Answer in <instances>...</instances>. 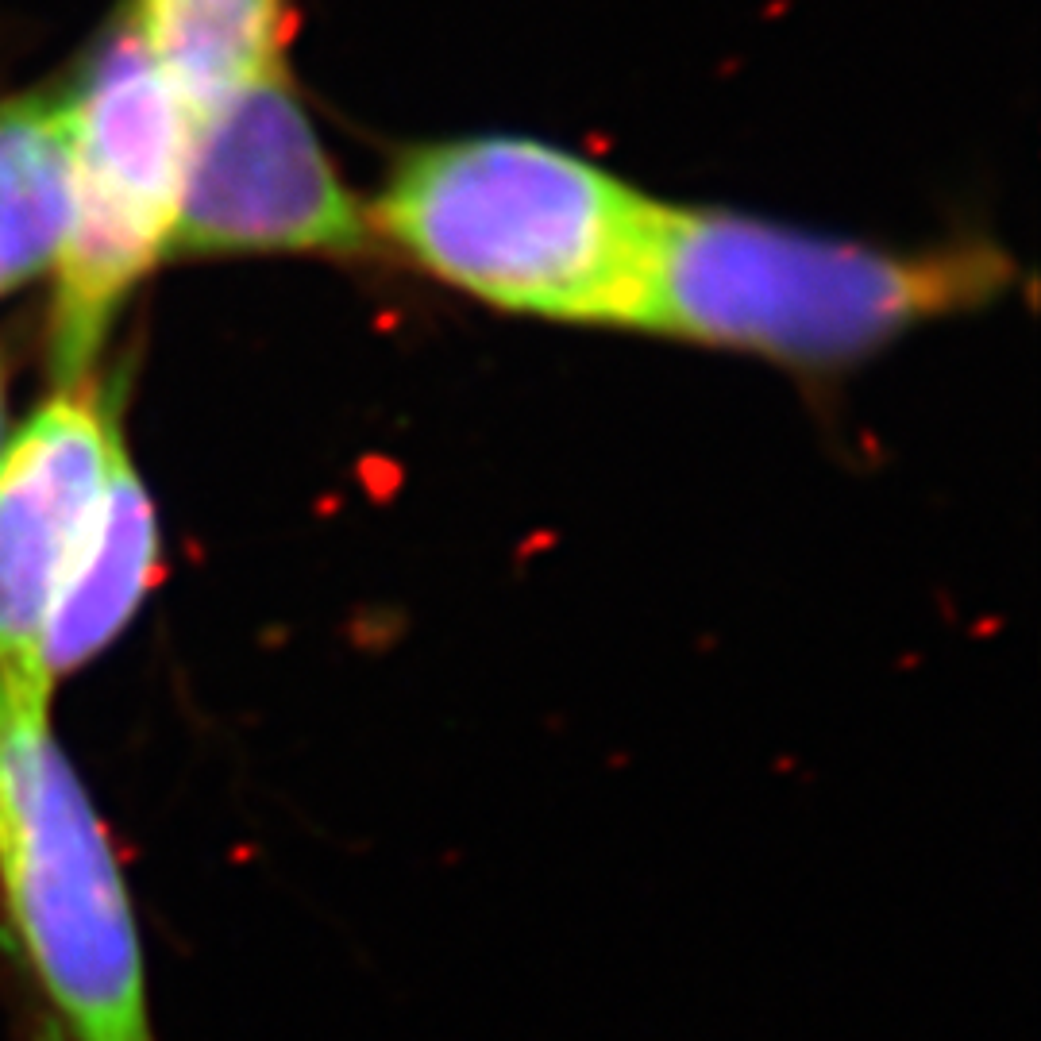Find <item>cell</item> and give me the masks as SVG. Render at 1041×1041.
<instances>
[{
    "mask_svg": "<svg viewBox=\"0 0 1041 1041\" xmlns=\"http://www.w3.org/2000/svg\"><path fill=\"white\" fill-rule=\"evenodd\" d=\"M378 228L498 309L644 328L664 205L533 139H459L398 166Z\"/></svg>",
    "mask_w": 1041,
    "mask_h": 1041,
    "instance_id": "6da1fadb",
    "label": "cell"
},
{
    "mask_svg": "<svg viewBox=\"0 0 1041 1041\" xmlns=\"http://www.w3.org/2000/svg\"><path fill=\"white\" fill-rule=\"evenodd\" d=\"M74 93L0 101V294L54 263L70 213Z\"/></svg>",
    "mask_w": 1041,
    "mask_h": 1041,
    "instance_id": "ba28073f",
    "label": "cell"
},
{
    "mask_svg": "<svg viewBox=\"0 0 1041 1041\" xmlns=\"http://www.w3.org/2000/svg\"><path fill=\"white\" fill-rule=\"evenodd\" d=\"M128 20L189 120L278 70L282 0H135Z\"/></svg>",
    "mask_w": 1041,
    "mask_h": 1041,
    "instance_id": "9c48e42d",
    "label": "cell"
},
{
    "mask_svg": "<svg viewBox=\"0 0 1041 1041\" xmlns=\"http://www.w3.org/2000/svg\"><path fill=\"white\" fill-rule=\"evenodd\" d=\"M120 432L85 382L62 386L0 455V691H51L43 633Z\"/></svg>",
    "mask_w": 1041,
    "mask_h": 1041,
    "instance_id": "8992f818",
    "label": "cell"
},
{
    "mask_svg": "<svg viewBox=\"0 0 1041 1041\" xmlns=\"http://www.w3.org/2000/svg\"><path fill=\"white\" fill-rule=\"evenodd\" d=\"M159 563V521L128 463L124 444L112 455L105 494L81 536L78 552L54 594L47 633H43V668L51 675H70L89 664L101 648L120 637L151 587Z\"/></svg>",
    "mask_w": 1041,
    "mask_h": 1041,
    "instance_id": "52a82bcc",
    "label": "cell"
},
{
    "mask_svg": "<svg viewBox=\"0 0 1041 1041\" xmlns=\"http://www.w3.org/2000/svg\"><path fill=\"white\" fill-rule=\"evenodd\" d=\"M0 899L74 1041H155L143 941L47 691H0Z\"/></svg>",
    "mask_w": 1041,
    "mask_h": 1041,
    "instance_id": "3957f363",
    "label": "cell"
},
{
    "mask_svg": "<svg viewBox=\"0 0 1041 1041\" xmlns=\"http://www.w3.org/2000/svg\"><path fill=\"white\" fill-rule=\"evenodd\" d=\"M0 428H4V394H0Z\"/></svg>",
    "mask_w": 1041,
    "mask_h": 1041,
    "instance_id": "30bf717a",
    "label": "cell"
},
{
    "mask_svg": "<svg viewBox=\"0 0 1041 1041\" xmlns=\"http://www.w3.org/2000/svg\"><path fill=\"white\" fill-rule=\"evenodd\" d=\"M189 128L186 105L124 20L74 89L70 213L51 309L58 386L89 378L120 305L170 255Z\"/></svg>",
    "mask_w": 1041,
    "mask_h": 1041,
    "instance_id": "277c9868",
    "label": "cell"
},
{
    "mask_svg": "<svg viewBox=\"0 0 1041 1041\" xmlns=\"http://www.w3.org/2000/svg\"><path fill=\"white\" fill-rule=\"evenodd\" d=\"M367 236L355 197L324 155L278 70L193 116L170 251H355Z\"/></svg>",
    "mask_w": 1041,
    "mask_h": 1041,
    "instance_id": "5b68a950",
    "label": "cell"
},
{
    "mask_svg": "<svg viewBox=\"0 0 1041 1041\" xmlns=\"http://www.w3.org/2000/svg\"><path fill=\"white\" fill-rule=\"evenodd\" d=\"M999 267L818 240L714 209H664L644 328L787 363H849L957 301Z\"/></svg>",
    "mask_w": 1041,
    "mask_h": 1041,
    "instance_id": "7a4b0ae2",
    "label": "cell"
}]
</instances>
